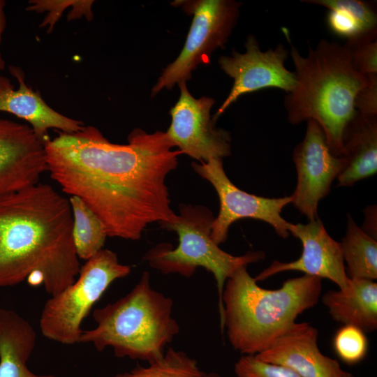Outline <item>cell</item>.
<instances>
[{"label":"cell","instance_id":"6da1fadb","mask_svg":"<svg viewBox=\"0 0 377 377\" xmlns=\"http://www.w3.org/2000/svg\"><path fill=\"white\" fill-rule=\"evenodd\" d=\"M45 147L51 178L63 192L84 202L108 237L138 240L149 224L175 214L165 179L182 152L165 132L137 128L127 144L119 145L84 126L75 133L59 131Z\"/></svg>","mask_w":377,"mask_h":377},{"label":"cell","instance_id":"7a4b0ae2","mask_svg":"<svg viewBox=\"0 0 377 377\" xmlns=\"http://www.w3.org/2000/svg\"><path fill=\"white\" fill-rule=\"evenodd\" d=\"M78 259L69 199L41 183L0 196V288L27 279L53 296L74 283Z\"/></svg>","mask_w":377,"mask_h":377},{"label":"cell","instance_id":"3957f363","mask_svg":"<svg viewBox=\"0 0 377 377\" xmlns=\"http://www.w3.org/2000/svg\"><path fill=\"white\" fill-rule=\"evenodd\" d=\"M283 31L290 46L296 77L295 89L284 97L288 120L292 124L316 121L330 151L339 156L343 131L357 113L355 97L369 80L354 68L345 45L322 39L315 47L309 46L304 56L290 43L288 31Z\"/></svg>","mask_w":377,"mask_h":377},{"label":"cell","instance_id":"277c9868","mask_svg":"<svg viewBox=\"0 0 377 377\" xmlns=\"http://www.w3.org/2000/svg\"><path fill=\"white\" fill-rule=\"evenodd\" d=\"M246 268H239L225 283L220 325L235 350L255 355L269 347L299 315L316 305L322 279L304 274L269 290L260 287Z\"/></svg>","mask_w":377,"mask_h":377},{"label":"cell","instance_id":"5b68a950","mask_svg":"<svg viewBox=\"0 0 377 377\" xmlns=\"http://www.w3.org/2000/svg\"><path fill=\"white\" fill-rule=\"evenodd\" d=\"M172 308V300L151 288L145 271L128 294L93 311L96 326L83 330L80 343L98 351L110 347L117 357L154 362L179 332Z\"/></svg>","mask_w":377,"mask_h":377},{"label":"cell","instance_id":"8992f818","mask_svg":"<svg viewBox=\"0 0 377 377\" xmlns=\"http://www.w3.org/2000/svg\"><path fill=\"white\" fill-rule=\"evenodd\" d=\"M215 217L202 205L181 204L179 214L161 226L175 231L179 239L175 249L162 243L149 250L143 259L162 273H177L191 276L198 267H203L214 276L219 297L220 321L223 318L222 295L228 278L239 268L263 260V251H248L242 256H232L219 248L211 237Z\"/></svg>","mask_w":377,"mask_h":377},{"label":"cell","instance_id":"52a82bcc","mask_svg":"<svg viewBox=\"0 0 377 377\" xmlns=\"http://www.w3.org/2000/svg\"><path fill=\"white\" fill-rule=\"evenodd\" d=\"M131 272L114 251L103 249L80 267L74 283L47 300L39 326L46 338L65 345L80 343L83 320L115 280Z\"/></svg>","mask_w":377,"mask_h":377},{"label":"cell","instance_id":"ba28073f","mask_svg":"<svg viewBox=\"0 0 377 377\" xmlns=\"http://www.w3.org/2000/svg\"><path fill=\"white\" fill-rule=\"evenodd\" d=\"M192 22L178 57L161 73L151 90V98L163 89H172L175 84L186 82L198 66L209 63L212 54L223 49L235 29L242 3L234 0L175 1Z\"/></svg>","mask_w":377,"mask_h":377},{"label":"cell","instance_id":"9c48e42d","mask_svg":"<svg viewBox=\"0 0 377 377\" xmlns=\"http://www.w3.org/2000/svg\"><path fill=\"white\" fill-rule=\"evenodd\" d=\"M191 167L213 186L219 196V212L211 228V237L218 245L227 239L231 224L244 218L258 219L269 224L283 239L290 235L289 222L281 216V212L283 207L292 203L291 195L269 198L241 190L226 174L222 158L192 162Z\"/></svg>","mask_w":377,"mask_h":377},{"label":"cell","instance_id":"30bf717a","mask_svg":"<svg viewBox=\"0 0 377 377\" xmlns=\"http://www.w3.org/2000/svg\"><path fill=\"white\" fill-rule=\"evenodd\" d=\"M243 53L232 50L223 55L218 63L221 71L233 80L229 94L212 116L216 121L242 95L267 88L291 92L296 86L295 74L285 66L289 50L282 43L262 51L253 34L246 36Z\"/></svg>","mask_w":377,"mask_h":377},{"label":"cell","instance_id":"8fae6325","mask_svg":"<svg viewBox=\"0 0 377 377\" xmlns=\"http://www.w3.org/2000/svg\"><path fill=\"white\" fill-rule=\"evenodd\" d=\"M180 96L170 110L171 123L165 132L182 154L207 162L231 154L230 133L216 127L210 111L215 103L212 97H193L186 82L177 84Z\"/></svg>","mask_w":377,"mask_h":377},{"label":"cell","instance_id":"7c38bea8","mask_svg":"<svg viewBox=\"0 0 377 377\" xmlns=\"http://www.w3.org/2000/svg\"><path fill=\"white\" fill-rule=\"evenodd\" d=\"M306 122L304 137L293 154L297 179L291 196L294 207L311 221L319 219V202L329 194L345 163L332 154L320 125L314 120Z\"/></svg>","mask_w":377,"mask_h":377},{"label":"cell","instance_id":"4fadbf2b","mask_svg":"<svg viewBox=\"0 0 377 377\" xmlns=\"http://www.w3.org/2000/svg\"><path fill=\"white\" fill-rule=\"evenodd\" d=\"M288 230L302 243L300 257L291 262L274 260L254 278L256 281L283 272L300 271L306 275L329 279L339 289L349 286L350 279L346 274L341 244L331 237L320 219L306 224L289 223Z\"/></svg>","mask_w":377,"mask_h":377},{"label":"cell","instance_id":"5bb4252c","mask_svg":"<svg viewBox=\"0 0 377 377\" xmlns=\"http://www.w3.org/2000/svg\"><path fill=\"white\" fill-rule=\"evenodd\" d=\"M45 144L29 125L0 117V196L38 183L47 171Z\"/></svg>","mask_w":377,"mask_h":377},{"label":"cell","instance_id":"9a60e30c","mask_svg":"<svg viewBox=\"0 0 377 377\" xmlns=\"http://www.w3.org/2000/svg\"><path fill=\"white\" fill-rule=\"evenodd\" d=\"M318 330L308 323H294L269 347L255 356L286 367L302 377H350L337 360L323 355L318 346Z\"/></svg>","mask_w":377,"mask_h":377},{"label":"cell","instance_id":"2e32d148","mask_svg":"<svg viewBox=\"0 0 377 377\" xmlns=\"http://www.w3.org/2000/svg\"><path fill=\"white\" fill-rule=\"evenodd\" d=\"M9 71L18 82L15 89L10 80L0 74V112H8L25 120L45 143L50 140L48 131L75 133L82 128V121L69 118L50 107L40 94L29 87L24 74L17 66H10Z\"/></svg>","mask_w":377,"mask_h":377},{"label":"cell","instance_id":"e0dca14e","mask_svg":"<svg viewBox=\"0 0 377 377\" xmlns=\"http://www.w3.org/2000/svg\"><path fill=\"white\" fill-rule=\"evenodd\" d=\"M345 166L337 186H351L377 172V116L358 112L346 125L341 155Z\"/></svg>","mask_w":377,"mask_h":377},{"label":"cell","instance_id":"ac0fdd59","mask_svg":"<svg viewBox=\"0 0 377 377\" xmlns=\"http://www.w3.org/2000/svg\"><path fill=\"white\" fill-rule=\"evenodd\" d=\"M322 302L335 321L364 332L377 328V283L373 280L350 279L346 288L328 290Z\"/></svg>","mask_w":377,"mask_h":377},{"label":"cell","instance_id":"d6986e66","mask_svg":"<svg viewBox=\"0 0 377 377\" xmlns=\"http://www.w3.org/2000/svg\"><path fill=\"white\" fill-rule=\"evenodd\" d=\"M36 334L28 320L15 311L0 309V377H56L36 374L27 367Z\"/></svg>","mask_w":377,"mask_h":377},{"label":"cell","instance_id":"ffe728a7","mask_svg":"<svg viewBox=\"0 0 377 377\" xmlns=\"http://www.w3.org/2000/svg\"><path fill=\"white\" fill-rule=\"evenodd\" d=\"M329 10L327 22L335 34L347 42L377 38V13L373 3L360 0H302Z\"/></svg>","mask_w":377,"mask_h":377},{"label":"cell","instance_id":"44dd1931","mask_svg":"<svg viewBox=\"0 0 377 377\" xmlns=\"http://www.w3.org/2000/svg\"><path fill=\"white\" fill-rule=\"evenodd\" d=\"M350 279H377V242L358 227L348 214L346 232L340 242Z\"/></svg>","mask_w":377,"mask_h":377},{"label":"cell","instance_id":"7402d4cb","mask_svg":"<svg viewBox=\"0 0 377 377\" xmlns=\"http://www.w3.org/2000/svg\"><path fill=\"white\" fill-rule=\"evenodd\" d=\"M69 202L73 215V239L79 258L87 260L104 246L108 233L99 217L77 196Z\"/></svg>","mask_w":377,"mask_h":377},{"label":"cell","instance_id":"603a6c76","mask_svg":"<svg viewBox=\"0 0 377 377\" xmlns=\"http://www.w3.org/2000/svg\"><path fill=\"white\" fill-rule=\"evenodd\" d=\"M114 377H207L197 361L182 350L168 348L163 356L147 367L136 366Z\"/></svg>","mask_w":377,"mask_h":377},{"label":"cell","instance_id":"cb8c5ba5","mask_svg":"<svg viewBox=\"0 0 377 377\" xmlns=\"http://www.w3.org/2000/svg\"><path fill=\"white\" fill-rule=\"evenodd\" d=\"M333 348L337 355L344 363L353 365L366 357L369 342L362 330L352 325H344L334 337Z\"/></svg>","mask_w":377,"mask_h":377},{"label":"cell","instance_id":"d4e9b609","mask_svg":"<svg viewBox=\"0 0 377 377\" xmlns=\"http://www.w3.org/2000/svg\"><path fill=\"white\" fill-rule=\"evenodd\" d=\"M354 68L368 80H377V40L346 42Z\"/></svg>","mask_w":377,"mask_h":377},{"label":"cell","instance_id":"484cf974","mask_svg":"<svg viewBox=\"0 0 377 377\" xmlns=\"http://www.w3.org/2000/svg\"><path fill=\"white\" fill-rule=\"evenodd\" d=\"M237 377H302L294 371L263 362L255 355H242L235 364Z\"/></svg>","mask_w":377,"mask_h":377},{"label":"cell","instance_id":"4316f807","mask_svg":"<svg viewBox=\"0 0 377 377\" xmlns=\"http://www.w3.org/2000/svg\"><path fill=\"white\" fill-rule=\"evenodd\" d=\"M354 105L362 115L377 116V80H369V84L357 94Z\"/></svg>","mask_w":377,"mask_h":377},{"label":"cell","instance_id":"83f0119b","mask_svg":"<svg viewBox=\"0 0 377 377\" xmlns=\"http://www.w3.org/2000/svg\"><path fill=\"white\" fill-rule=\"evenodd\" d=\"M6 3L4 1L0 0V44L1 41L2 34L5 30L6 25V18L4 11ZM5 61L0 52V72L4 69Z\"/></svg>","mask_w":377,"mask_h":377},{"label":"cell","instance_id":"f1b7e54d","mask_svg":"<svg viewBox=\"0 0 377 377\" xmlns=\"http://www.w3.org/2000/svg\"><path fill=\"white\" fill-rule=\"evenodd\" d=\"M207 377H220V376L218 375L217 374L211 373V374H207Z\"/></svg>","mask_w":377,"mask_h":377},{"label":"cell","instance_id":"f546056e","mask_svg":"<svg viewBox=\"0 0 377 377\" xmlns=\"http://www.w3.org/2000/svg\"><path fill=\"white\" fill-rule=\"evenodd\" d=\"M350 377H353V375Z\"/></svg>","mask_w":377,"mask_h":377}]
</instances>
